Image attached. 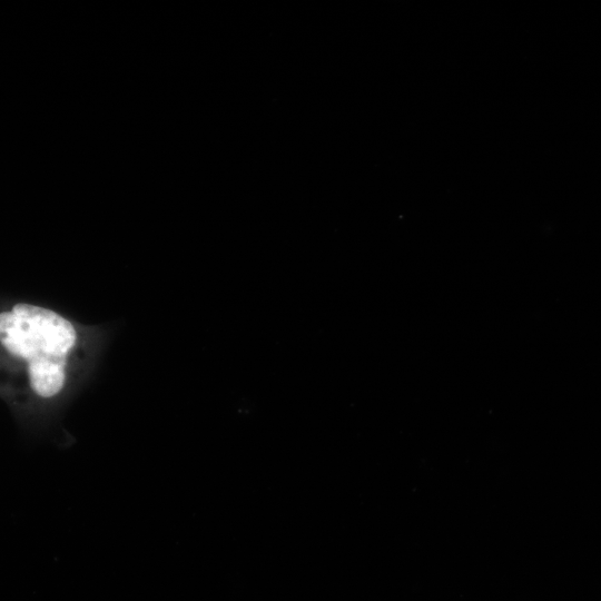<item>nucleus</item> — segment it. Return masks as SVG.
<instances>
[{"label":"nucleus","mask_w":601,"mask_h":601,"mask_svg":"<svg viewBox=\"0 0 601 601\" xmlns=\"http://www.w3.org/2000/svg\"><path fill=\"white\" fill-rule=\"evenodd\" d=\"M0 339L12 355L28 361L32 390L56 395L65 382L66 355L76 341L73 326L57 313L18 304L0 315Z\"/></svg>","instance_id":"1"}]
</instances>
